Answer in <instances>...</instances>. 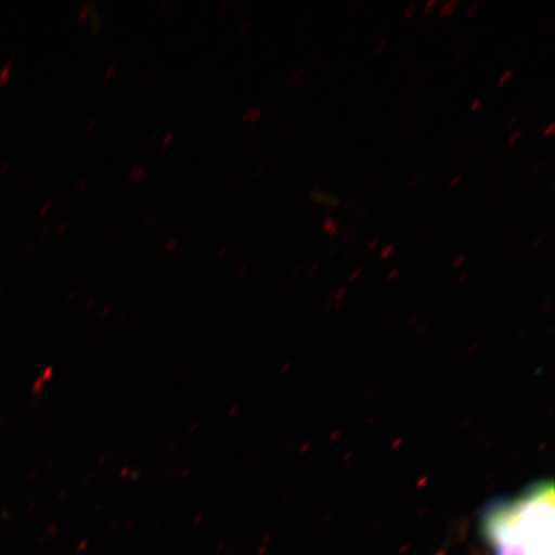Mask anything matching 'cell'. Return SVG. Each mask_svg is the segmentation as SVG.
Segmentation results:
<instances>
[{
	"mask_svg": "<svg viewBox=\"0 0 555 555\" xmlns=\"http://www.w3.org/2000/svg\"><path fill=\"white\" fill-rule=\"evenodd\" d=\"M554 486L541 481L486 509L485 539L494 555H554Z\"/></svg>",
	"mask_w": 555,
	"mask_h": 555,
	"instance_id": "cell-1",
	"label": "cell"
},
{
	"mask_svg": "<svg viewBox=\"0 0 555 555\" xmlns=\"http://www.w3.org/2000/svg\"><path fill=\"white\" fill-rule=\"evenodd\" d=\"M543 164L544 162H539L538 164L533 165L532 169L529 171V173H527V176L531 177L533 176V173H537L540 170L541 166H543Z\"/></svg>",
	"mask_w": 555,
	"mask_h": 555,
	"instance_id": "cell-9",
	"label": "cell"
},
{
	"mask_svg": "<svg viewBox=\"0 0 555 555\" xmlns=\"http://www.w3.org/2000/svg\"><path fill=\"white\" fill-rule=\"evenodd\" d=\"M483 100L482 99H478V100H475L474 102H472V111H477L478 108L481 107V104H482Z\"/></svg>",
	"mask_w": 555,
	"mask_h": 555,
	"instance_id": "cell-12",
	"label": "cell"
},
{
	"mask_svg": "<svg viewBox=\"0 0 555 555\" xmlns=\"http://www.w3.org/2000/svg\"><path fill=\"white\" fill-rule=\"evenodd\" d=\"M512 74H513L512 68L505 69V72L501 76V79H499V86L505 85V82L509 80Z\"/></svg>",
	"mask_w": 555,
	"mask_h": 555,
	"instance_id": "cell-4",
	"label": "cell"
},
{
	"mask_svg": "<svg viewBox=\"0 0 555 555\" xmlns=\"http://www.w3.org/2000/svg\"><path fill=\"white\" fill-rule=\"evenodd\" d=\"M543 241H544V238H543V237H541V235H540V237L538 238V241H537V242H533V248L538 247V246L540 245V243H541V242H543Z\"/></svg>",
	"mask_w": 555,
	"mask_h": 555,
	"instance_id": "cell-21",
	"label": "cell"
},
{
	"mask_svg": "<svg viewBox=\"0 0 555 555\" xmlns=\"http://www.w3.org/2000/svg\"><path fill=\"white\" fill-rule=\"evenodd\" d=\"M415 9V3H411L406 7L404 13H402V18H408L409 16L412 15L413 11Z\"/></svg>",
	"mask_w": 555,
	"mask_h": 555,
	"instance_id": "cell-7",
	"label": "cell"
},
{
	"mask_svg": "<svg viewBox=\"0 0 555 555\" xmlns=\"http://www.w3.org/2000/svg\"><path fill=\"white\" fill-rule=\"evenodd\" d=\"M319 192V186L315 185L314 189H312V191L310 192V198H314L315 194Z\"/></svg>",
	"mask_w": 555,
	"mask_h": 555,
	"instance_id": "cell-20",
	"label": "cell"
},
{
	"mask_svg": "<svg viewBox=\"0 0 555 555\" xmlns=\"http://www.w3.org/2000/svg\"><path fill=\"white\" fill-rule=\"evenodd\" d=\"M393 251V245L387 246L384 251H382V258H386V256L390 255Z\"/></svg>",
	"mask_w": 555,
	"mask_h": 555,
	"instance_id": "cell-15",
	"label": "cell"
},
{
	"mask_svg": "<svg viewBox=\"0 0 555 555\" xmlns=\"http://www.w3.org/2000/svg\"><path fill=\"white\" fill-rule=\"evenodd\" d=\"M518 121V116H513L512 119L506 124V128L511 129L513 125H515Z\"/></svg>",
	"mask_w": 555,
	"mask_h": 555,
	"instance_id": "cell-16",
	"label": "cell"
},
{
	"mask_svg": "<svg viewBox=\"0 0 555 555\" xmlns=\"http://www.w3.org/2000/svg\"><path fill=\"white\" fill-rule=\"evenodd\" d=\"M480 5L481 3L480 2H476L474 4H472L467 11V17L470 18L472 16L476 15V12L478 9H480Z\"/></svg>",
	"mask_w": 555,
	"mask_h": 555,
	"instance_id": "cell-6",
	"label": "cell"
},
{
	"mask_svg": "<svg viewBox=\"0 0 555 555\" xmlns=\"http://www.w3.org/2000/svg\"><path fill=\"white\" fill-rule=\"evenodd\" d=\"M305 75V69H300V72H297L294 76H293V79H291V81H300L302 79V76Z\"/></svg>",
	"mask_w": 555,
	"mask_h": 555,
	"instance_id": "cell-13",
	"label": "cell"
},
{
	"mask_svg": "<svg viewBox=\"0 0 555 555\" xmlns=\"http://www.w3.org/2000/svg\"><path fill=\"white\" fill-rule=\"evenodd\" d=\"M462 178L463 177L461 176V173H456V176L450 180L449 189H454V186H456L457 183L461 182Z\"/></svg>",
	"mask_w": 555,
	"mask_h": 555,
	"instance_id": "cell-8",
	"label": "cell"
},
{
	"mask_svg": "<svg viewBox=\"0 0 555 555\" xmlns=\"http://www.w3.org/2000/svg\"><path fill=\"white\" fill-rule=\"evenodd\" d=\"M323 231L327 232L330 237H336L339 232V223L335 218L325 217L322 224Z\"/></svg>",
	"mask_w": 555,
	"mask_h": 555,
	"instance_id": "cell-2",
	"label": "cell"
},
{
	"mask_svg": "<svg viewBox=\"0 0 555 555\" xmlns=\"http://www.w3.org/2000/svg\"><path fill=\"white\" fill-rule=\"evenodd\" d=\"M322 59V51H319L314 57V60H312V65H315L318 60L321 61Z\"/></svg>",
	"mask_w": 555,
	"mask_h": 555,
	"instance_id": "cell-17",
	"label": "cell"
},
{
	"mask_svg": "<svg viewBox=\"0 0 555 555\" xmlns=\"http://www.w3.org/2000/svg\"><path fill=\"white\" fill-rule=\"evenodd\" d=\"M386 46H387V39H382L380 43L376 48V54L384 52Z\"/></svg>",
	"mask_w": 555,
	"mask_h": 555,
	"instance_id": "cell-11",
	"label": "cell"
},
{
	"mask_svg": "<svg viewBox=\"0 0 555 555\" xmlns=\"http://www.w3.org/2000/svg\"><path fill=\"white\" fill-rule=\"evenodd\" d=\"M520 137H522V130H516L515 133H513L508 139V144H516Z\"/></svg>",
	"mask_w": 555,
	"mask_h": 555,
	"instance_id": "cell-5",
	"label": "cell"
},
{
	"mask_svg": "<svg viewBox=\"0 0 555 555\" xmlns=\"http://www.w3.org/2000/svg\"><path fill=\"white\" fill-rule=\"evenodd\" d=\"M436 4H437L436 0H429V2H427L425 4V9H423V12L428 13L429 11H431L434 9V7Z\"/></svg>",
	"mask_w": 555,
	"mask_h": 555,
	"instance_id": "cell-10",
	"label": "cell"
},
{
	"mask_svg": "<svg viewBox=\"0 0 555 555\" xmlns=\"http://www.w3.org/2000/svg\"><path fill=\"white\" fill-rule=\"evenodd\" d=\"M460 5L461 3L456 2V0H450V2L443 3L439 12V17H447L453 15L457 7Z\"/></svg>",
	"mask_w": 555,
	"mask_h": 555,
	"instance_id": "cell-3",
	"label": "cell"
},
{
	"mask_svg": "<svg viewBox=\"0 0 555 555\" xmlns=\"http://www.w3.org/2000/svg\"><path fill=\"white\" fill-rule=\"evenodd\" d=\"M379 243V238L376 237L374 238L371 243H370V249H373L374 247H376Z\"/></svg>",
	"mask_w": 555,
	"mask_h": 555,
	"instance_id": "cell-19",
	"label": "cell"
},
{
	"mask_svg": "<svg viewBox=\"0 0 555 555\" xmlns=\"http://www.w3.org/2000/svg\"><path fill=\"white\" fill-rule=\"evenodd\" d=\"M420 179H421L420 176H415L413 178V180H411V183H409V186H411V189H413V186H415L416 182H418Z\"/></svg>",
	"mask_w": 555,
	"mask_h": 555,
	"instance_id": "cell-18",
	"label": "cell"
},
{
	"mask_svg": "<svg viewBox=\"0 0 555 555\" xmlns=\"http://www.w3.org/2000/svg\"><path fill=\"white\" fill-rule=\"evenodd\" d=\"M554 127H555V124L553 121L550 125H547V128L544 131V137L552 135V133L554 131Z\"/></svg>",
	"mask_w": 555,
	"mask_h": 555,
	"instance_id": "cell-14",
	"label": "cell"
}]
</instances>
